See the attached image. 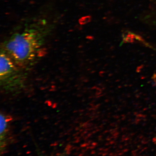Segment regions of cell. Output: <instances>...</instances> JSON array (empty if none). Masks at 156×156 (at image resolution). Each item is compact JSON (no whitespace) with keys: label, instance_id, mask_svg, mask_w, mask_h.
I'll return each instance as SVG.
<instances>
[{"label":"cell","instance_id":"1","mask_svg":"<svg viewBox=\"0 0 156 156\" xmlns=\"http://www.w3.org/2000/svg\"><path fill=\"white\" fill-rule=\"evenodd\" d=\"M45 32L37 27L26 28L5 41L2 51L19 68H28L44 56Z\"/></svg>","mask_w":156,"mask_h":156},{"label":"cell","instance_id":"3","mask_svg":"<svg viewBox=\"0 0 156 156\" xmlns=\"http://www.w3.org/2000/svg\"><path fill=\"white\" fill-rule=\"evenodd\" d=\"M12 118L11 116L5 113H1L0 115V128H1V144L4 142L7 133L9 131V125L12 121Z\"/></svg>","mask_w":156,"mask_h":156},{"label":"cell","instance_id":"2","mask_svg":"<svg viewBox=\"0 0 156 156\" xmlns=\"http://www.w3.org/2000/svg\"><path fill=\"white\" fill-rule=\"evenodd\" d=\"M20 69L2 50L0 55V81L3 89L11 90L21 87L23 81Z\"/></svg>","mask_w":156,"mask_h":156}]
</instances>
